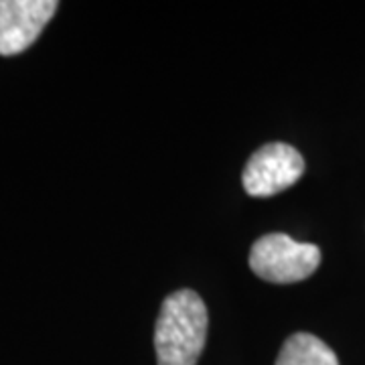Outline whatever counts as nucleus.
I'll use <instances>...</instances> for the list:
<instances>
[{
	"mask_svg": "<svg viewBox=\"0 0 365 365\" xmlns=\"http://www.w3.org/2000/svg\"><path fill=\"white\" fill-rule=\"evenodd\" d=\"M57 6L55 0H0V55L11 57L26 51Z\"/></svg>",
	"mask_w": 365,
	"mask_h": 365,
	"instance_id": "4",
	"label": "nucleus"
},
{
	"mask_svg": "<svg viewBox=\"0 0 365 365\" xmlns=\"http://www.w3.org/2000/svg\"><path fill=\"white\" fill-rule=\"evenodd\" d=\"M321 264V250L287 234H268L250 250V268L274 284H294L309 278Z\"/></svg>",
	"mask_w": 365,
	"mask_h": 365,
	"instance_id": "2",
	"label": "nucleus"
},
{
	"mask_svg": "<svg viewBox=\"0 0 365 365\" xmlns=\"http://www.w3.org/2000/svg\"><path fill=\"white\" fill-rule=\"evenodd\" d=\"M276 365H339V359L325 341L311 333H294L284 341Z\"/></svg>",
	"mask_w": 365,
	"mask_h": 365,
	"instance_id": "5",
	"label": "nucleus"
},
{
	"mask_svg": "<svg viewBox=\"0 0 365 365\" xmlns=\"http://www.w3.org/2000/svg\"><path fill=\"white\" fill-rule=\"evenodd\" d=\"M207 309L193 290H177L163 300L155 329L158 365H197L207 339Z\"/></svg>",
	"mask_w": 365,
	"mask_h": 365,
	"instance_id": "1",
	"label": "nucleus"
},
{
	"mask_svg": "<svg viewBox=\"0 0 365 365\" xmlns=\"http://www.w3.org/2000/svg\"><path fill=\"white\" fill-rule=\"evenodd\" d=\"M304 173V160L297 148L284 143H270L258 148L242 175L246 193L270 197L292 187Z\"/></svg>",
	"mask_w": 365,
	"mask_h": 365,
	"instance_id": "3",
	"label": "nucleus"
}]
</instances>
